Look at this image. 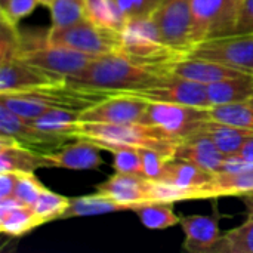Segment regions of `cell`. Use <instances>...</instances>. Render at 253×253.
Listing matches in <instances>:
<instances>
[{"label":"cell","mask_w":253,"mask_h":253,"mask_svg":"<svg viewBox=\"0 0 253 253\" xmlns=\"http://www.w3.org/2000/svg\"><path fill=\"white\" fill-rule=\"evenodd\" d=\"M163 76L129 58L114 53L95 58L80 74L67 79L68 83L108 93H125L156 84Z\"/></svg>","instance_id":"obj_1"},{"label":"cell","mask_w":253,"mask_h":253,"mask_svg":"<svg viewBox=\"0 0 253 253\" xmlns=\"http://www.w3.org/2000/svg\"><path fill=\"white\" fill-rule=\"evenodd\" d=\"M80 111L74 110H50L46 114L31 120L39 129L59 136L65 141L77 139V130L80 126Z\"/></svg>","instance_id":"obj_25"},{"label":"cell","mask_w":253,"mask_h":253,"mask_svg":"<svg viewBox=\"0 0 253 253\" xmlns=\"http://www.w3.org/2000/svg\"><path fill=\"white\" fill-rule=\"evenodd\" d=\"M253 193V166L234 173H218L213 178L191 191L190 200L197 199H218L230 196H245Z\"/></svg>","instance_id":"obj_20"},{"label":"cell","mask_w":253,"mask_h":253,"mask_svg":"<svg viewBox=\"0 0 253 253\" xmlns=\"http://www.w3.org/2000/svg\"><path fill=\"white\" fill-rule=\"evenodd\" d=\"M18 184V175L13 172H0V199L12 197Z\"/></svg>","instance_id":"obj_39"},{"label":"cell","mask_w":253,"mask_h":253,"mask_svg":"<svg viewBox=\"0 0 253 253\" xmlns=\"http://www.w3.org/2000/svg\"><path fill=\"white\" fill-rule=\"evenodd\" d=\"M197 132H202V133L208 135L225 156L240 153V150H242L243 144L246 142V139L253 135V130L237 127V126L228 125V123L213 120V119L205 122L199 127Z\"/></svg>","instance_id":"obj_24"},{"label":"cell","mask_w":253,"mask_h":253,"mask_svg":"<svg viewBox=\"0 0 253 253\" xmlns=\"http://www.w3.org/2000/svg\"><path fill=\"white\" fill-rule=\"evenodd\" d=\"M162 1L163 0H114L129 21L151 18Z\"/></svg>","instance_id":"obj_36"},{"label":"cell","mask_w":253,"mask_h":253,"mask_svg":"<svg viewBox=\"0 0 253 253\" xmlns=\"http://www.w3.org/2000/svg\"><path fill=\"white\" fill-rule=\"evenodd\" d=\"M211 117L222 123L253 130V96L234 104L213 105L211 107Z\"/></svg>","instance_id":"obj_30"},{"label":"cell","mask_w":253,"mask_h":253,"mask_svg":"<svg viewBox=\"0 0 253 253\" xmlns=\"http://www.w3.org/2000/svg\"><path fill=\"white\" fill-rule=\"evenodd\" d=\"M65 82L16 56L0 59V95L39 90Z\"/></svg>","instance_id":"obj_13"},{"label":"cell","mask_w":253,"mask_h":253,"mask_svg":"<svg viewBox=\"0 0 253 253\" xmlns=\"http://www.w3.org/2000/svg\"><path fill=\"white\" fill-rule=\"evenodd\" d=\"M132 211L130 206L117 202L116 199L96 193L92 196H82L70 199V206L61 216V219L68 218H83V216H98L114 212Z\"/></svg>","instance_id":"obj_23"},{"label":"cell","mask_w":253,"mask_h":253,"mask_svg":"<svg viewBox=\"0 0 253 253\" xmlns=\"http://www.w3.org/2000/svg\"><path fill=\"white\" fill-rule=\"evenodd\" d=\"M211 119V108L184 104L150 102L142 123L156 125L170 135L184 139L197 132L199 127Z\"/></svg>","instance_id":"obj_9"},{"label":"cell","mask_w":253,"mask_h":253,"mask_svg":"<svg viewBox=\"0 0 253 253\" xmlns=\"http://www.w3.org/2000/svg\"><path fill=\"white\" fill-rule=\"evenodd\" d=\"M120 55L160 74H166V67L172 61L185 56L163 42L151 18L127 22L122 31Z\"/></svg>","instance_id":"obj_3"},{"label":"cell","mask_w":253,"mask_h":253,"mask_svg":"<svg viewBox=\"0 0 253 253\" xmlns=\"http://www.w3.org/2000/svg\"><path fill=\"white\" fill-rule=\"evenodd\" d=\"M225 157L227 156L218 148V145L202 132H196L184 138L173 154V159L193 163L212 175L221 172Z\"/></svg>","instance_id":"obj_16"},{"label":"cell","mask_w":253,"mask_h":253,"mask_svg":"<svg viewBox=\"0 0 253 253\" xmlns=\"http://www.w3.org/2000/svg\"><path fill=\"white\" fill-rule=\"evenodd\" d=\"M52 168L46 153L36 151L13 139H0V172L34 173L37 169Z\"/></svg>","instance_id":"obj_19"},{"label":"cell","mask_w":253,"mask_h":253,"mask_svg":"<svg viewBox=\"0 0 253 253\" xmlns=\"http://www.w3.org/2000/svg\"><path fill=\"white\" fill-rule=\"evenodd\" d=\"M236 1H237V3H239V4H240V3H242V1H243V0H236Z\"/></svg>","instance_id":"obj_43"},{"label":"cell","mask_w":253,"mask_h":253,"mask_svg":"<svg viewBox=\"0 0 253 253\" xmlns=\"http://www.w3.org/2000/svg\"><path fill=\"white\" fill-rule=\"evenodd\" d=\"M243 73H251V71H243L216 61L194 58V56L178 58L166 67V74H175L206 86L228 77L240 76Z\"/></svg>","instance_id":"obj_15"},{"label":"cell","mask_w":253,"mask_h":253,"mask_svg":"<svg viewBox=\"0 0 253 253\" xmlns=\"http://www.w3.org/2000/svg\"><path fill=\"white\" fill-rule=\"evenodd\" d=\"M46 40L49 43L67 46L93 56L120 53L122 49L120 31L102 27L89 18L65 28H49L46 33Z\"/></svg>","instance_id":"obj_6"},{"label":"cell","mask_w":253,"mask_h":253,"mask_svg":"<svg viewBox=\"0 0 253 253\" xmlns=\"http://www.w3.org/2000/svg\"><path fill=\"white\" fill-rule=\"evenodd\" d=\"M151 19L163 42L176 52L187 55L196 44L190 0H163Z\"/></svg>","instance_id":"obj_8"},{"label":"cell","mask_w":253,"mask_h":253,"mask_svg":"<svg viewBox=\"0 0 253 253\" xmlns=\"http://www.w3.org/2000/svg\"><path fill=\"white\" fill-rule=\"evenodd\" d=\"M68 206H70L68 197H64L61 194H56L44 188L31 208L34 209L37 216L43 221V224H46L53 219H61V216L64 215Z\"/></svg>","instance_id":"obj_32"},{"label":"cell","mask_w":253,"mask_h":253,"mask_svg":"<svg viewBox=\"0 0 253 253\" xmlns=\"http://www.w3.org/2000/svg\"><path fill=\"white\" fill-rule=\"evenodd\" d=\"M50 0H9L6 6L0 9V16L15 25L30 13L36 10L39 6H49Z\"/></svg>","instance_id":"obj_34"},{"label":"cell","mask_w":253,"mask_h":253,"mask_svg":"<svg viewBox=\"0 0 253 253\" xmlns=\"http://www.w3.org/2000/svg\"><path fill=\"white\" fill-rule=\"evenodd\" d=\"M77 138L87 139L102 150H110L113 147L150 148L159 151L168 159H173L176 147L182 141L165 129L147 123L101 125L80 122Z\"/></svg>","instance_id":"obj_2"},{"label":"cell","mask_w":253,"mask_h":253,"mask_svg":"<svg viewBox=\"0 0 253 253\" xmlns=\"http://www.w3.org/2000/svg\"><path fill=\"white\" fill-rule=\"evenodd\" d=\"M40 225H43V221L37 216L34 209L25 203L0 212V230L4 236L21 237Z\"/></svg>","instance_id":"obj_26"},{"label":"cell","mask_w":253,"mask_h":253,"mask_svg":"<svg viewBox=\"0 0 253 253\" xmlns=\"http://www.w3.org/2000/svg\"><path fill=\"white\" fill-rule=\"evenodd\" d=\"M0 136L34 150H56L65 142V139L39 129L30 119L18 116L4 105H0Z\"/></svg>","instance_id":"obj_14"},{"label":"cell","mask_w":253,"mask_h":253,"mask_svg":"<svg viewBox=\"0 0 253 253\" xmlns=\"http://www.w3.org/2000/svg\"><path fill=\"white\" fill-rule=\"evenodd\" d=\"M185 56L211 59L253 73V34H234L200 42Z\"/></svg>","instance_id":"obj_11"},{"label":"cell","mask_w":253,"mask_h":253,"mask_svg":"<svg viewBox=\"0 0 253 253\" xmlns=\"http://www.w3.org/2000/svg\"><path fill=\"white\" fill-rule=\"evenodd\" d=\"M239 154L243 159H246L248 162H252L253 163V135L246 139V142L243 144V147H242V150H240Z\"/></svg>","instance_id":"obj_40"},{"label":"cell","mask_w":253,"mask_h":253,"mask_svg":"<svg viewBox=\"0 0 253 253\" xmlns=\"http://www.w3.org/2000/svg\"><path fill=\"white\" fill-rule=\"evenodd\" d=\"M179 225L185 234L184 249L191 253H209L211 248L219 240V213L215 208V215H190L181 216Z\"/></svg>","instance_id":"obj_18"},{"label":"cell","mask_w":253,"mask_h":253,"mask_svg":"<svg viewBox=\"0 0 253 253\" xmlns=\"http://www.w3.org/2000/svg\"><path fill=\"white\" fill-rule=\"evenodd\" d=\"M127 95L139 96L148 102H166V104H184L211 108L212 104L208 98L206 84L175 76L166 74L156 84L142 87L132 92H125Z\"/></svg>","instance_id":"obj_10"},{"label":"cell","mask_w":253,"mask_h":253,"mask_svg":"<svg viewBox=\"0 0 253 253\" xmlns=\"http://www.w3.org/2000/svg\"><path fill=\"white\" fill-rule=\"evenodd\" d=\"M237 34H253V0H243L239 6Z\"/></svg>","instance_id":"obj_38"},{"label":"cell","mask_w":253,"mask_h":253,"mask_svg":"<svg viewBox=\"0 0 253 253\" xmlns=\"http://www.w3.org/2000/svg\"><path fill=\"white\" fill-rule=\"evenodd\" d=\"M99 147L87 139L77 138V141L61 145L52 153H46L52 168L68 170H93L102 165Z\"/></svg>","instance_id":"obj_17"},{"label":"cell","mask_w":253,"mask_h":253,"mask_svg":"<svg viewBox=\"0 0 253 253\" xmlns=\"http://www.w3.org/2000/svg\"><path fill=\"white\" fill-rule=\"evenodd\" d=\"M96 193L110 196L133 211L148 202H181L184 193L179 188L153 181L144 175L116 172L95 187Z\"/></svg>","instance_id":"obj_5"},{"label":"cell","mask_w":253,"mask_h":253,"mask_svg":"<svg viewBox=\"0 0 253 253\" xmlns=\"http://www.w3.org/2000/svg\"><path fill=\"white\" fill-rule=\"evenodd\" d=\"M196 44L237 34L239 3L236 0H190Z\"/></svg>","instance_id":"obj_7"},{"label":"cell","mask_w":253,"mask_h":253,"mask_svg":"<svg viewBox=\"0 0 253 253\" xmlns=\"http://www.w3.org/2000/svg\"><path fill=\"white\" fill-rule=\"evenodd\" d=\"M114 157V169L120 173L142 175V159L139 148L133 147H113L107 150Z\"/></svg>","instance_id":"obj_33"},{"label":"cell","mask_w":253,"mask_h":253,"mask_svg":"<svg viewBox=\"0 0 253 253\" xmlns=\"http://www.w3.org/2000/svg\"><path fill=\"white\" fill-rule=\"evenodd\" d=\"M212 178V173L194 166L193 163L178 159H169L157 182L182 190L184 200H190L191 191L208 184Z\"/></svg>","instance_id":"obj_21"},{"label":"cell","mask_w":253,"mask_h":253,"mask_svg":"<svg viewBox=\"0 0 253 253\" xmlns=\"http://www.w3.org/2000/svg\"><path fill=\"white\" fill-rule=\"evenodd\" d=\"M84 7L90 21L116 31L122 33L129 22L114 0H84Z\"/></svg>","instance_id":"obj_29"},{"label":"cell","mask_w":253,"mask_h":253,"mask_svg":"<svg viewBox=\"0 0 253 253\" xmlns=\"http://www.w3.org/2000/svg\"><path fill=\"white\" fill-rule=\"evenodd\" d=\"M9 0H0V9L3 7V6H6V3H7Z\"/></svg>","instance_id":"obj_42"},{"label":"cell","mask_w":253,"mask_h":253,"mask_svg":"<svg viewBox=\"0 0 253 253\" xmlns=\"http://www.w3.org/2000/svg\"><path fill=\"white\" fill-rule=\"evenodd\" d=\"M139 151H141V159H142V175L153 181H157L169 159L156 150L139 148Z\"/></svg>","instance_id":"obj_37"},{"label":"cell","mask_w":253,"mask_h":253,"mask_svg":"<svg viewBox=\"0 0 253 253\" xmlns=\"http://www.w3.org/2000/svg\"><path fill=\"white\" fill-rule=\"evenodd\" d=\"M242 200L246 206V211H248V216L253 218V193H249V194H245L242 196Z\"/></svg>","instance_id":"obj_41"},{"label":"cell","mask_w":253,"mask_h":253,"mask_svg":"<svg viewBox=\"0 0 253 253\" xmlns=\"http://www.w3.org/2000/svg\"><path fill=\"white\" fill-rule=\"evenodd\" d=\"M132 212L148 230H166L179 224L181 216L173 211V202H148L139 205Z\"/></svg>","instance_id":"obj_27"},{"label":"cell","mask_w":253,"mask_h":253,"mask_svg":"<svg viewBox=\"0 0 253 253\" xmlns=\"http://www.w3.org/2000/svg\"><path fill=\"white\" fill-rule=\"evenodd\" d=\"M47 7L52 16L50 28H65L87 18L84 0H50Z\"/></svg>","instance_id":"obj_31"},{"label":"cell","mask_w":253,"mask_h":253,"mask_svg":"<svg viewBox=\"0 0 253 253\" xmlns=\"http://www.w3.org/2000/svg\"><path fill=\"white\" fill-rule=\"evenodd\" d=\"M16 175H18V184L13 196L19 199L22 203L33 206L46 187L36 178L34 173H16Z\"/></svg>","instance_id":"obj_35"},{"label":"cell","mask_w":253,"mask_h":253,"mask_svg":"<svg viewBox=\"0 0 253 253\" xmlns=\"http://www.w3.org/2000/svg\"><path fill=\"white\" fill-rule=\"evenodd\" d=\"M206 87L212 107L240 102L253 96V73H243L236 77H228L211 83Z\"/></svg>","instance_id":"obj_22"},{"label":"cell","mask_w":253,"mask_h":253,"mask_svg":"<svg viewBox=\"0 0 253 253\" xmlns=\"http://www.w3.org/2000/svg\"><path fill=\"white\" fill-rule=\"evenodd\" d=\"M148 101L127 95L111 93L92 107L80 111L82 123H101V125H125V123H142Z\"/></svg>","instance_id":"obj_12"},{"label":"cell","mask_w":253,"mask_h":253,"mask_svg":"<svg viewBox=\"0 0 253 253\" xmlns=\"http://www.w3.org/2000/svg\"><path fill=\"white\" fill-rule=\"evenodd\" d=\"M209 253H253V218L222 234Z\"/></svg>","instance_id":"obj_28"},{"label":"cell","mask_w":253,"mask_h":253,"mask_svg":"<svg viewBox=\"0 0 253 253\" xmlns=\"http://www.w3.org/2000/svg\"><path fill=\"white\" fill-rule=\"evenodd\" d=\"M15 56L65 80L80 74L95 58H98L67 46L49 43L46 40V34L43 39H27L22 36L21 47Z\"/></svg>","instance_id":"obj_4"}]
</instances>
